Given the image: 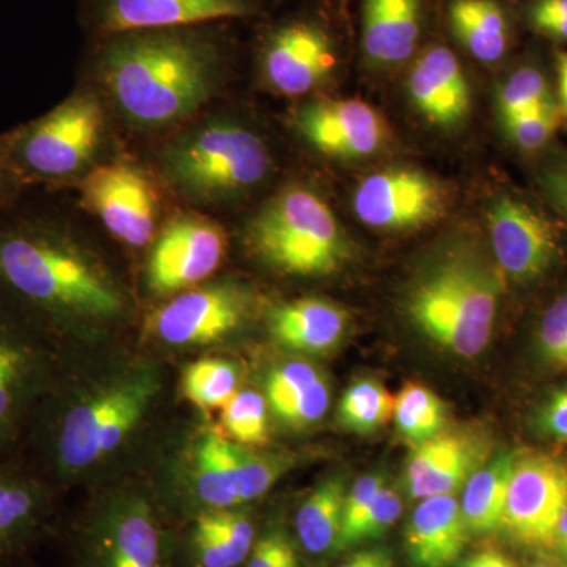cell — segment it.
Returning a JSON list of instances; mask_svg holds the SVG:
<instances>
[{
  "mask_svg": "<svg viewBox=\"0 0 567 567\" xmlns=\"http://www.w3.org/2000/svg\"><path fill=\"white\" fill-rule=\"evenodd\" d=\"M100 78L118 111L145 128L189 117L215 91L219 52L185 28L114 33L100 52Z\"/></svg>",
  "mask_w": 567,
  "mask_h": 567,
  "instance_id": "1",
  "label": "cell"
},
{
  "mask_svg": "<svg viewBox=\"0 0 567 567\" xmlns=\"http://www.w3.org/2000/svg\"><path fill=\"white\" fill-rule=\"evenodd\" d=\"M0 290L51 319H114L125 309L102 265L43 221L0 226Z\"/></svg>",
  "mask_w": 567,
  "mask_h": 567,
  "instance_id": "2",
  "label": "cell"
},
{
  "mask_svg": "<svg viewBox=\"0 0 567 567\" xmlns=\"http://www.w3.org/2000/svg\"><path fill=\"white\" fill-rule=\"evenodd\" d=\"M502 271L468 246L453 248L417 276L406 295L413 324L445 352L483 353L494 333Z\"/></svg>",
  "mask_w": 567,
  "mask_h": 567,
  "instance_id": "3",
  "label": "cell"
},
{
  "mask_svg": "<svg viewBox=\"0 0 567 567\" xmlns=\"http://www.w3.org/2000/svg\"><path fill=\"white\" fill-rule=\"evenodd\" d=\"M248 244L268 267L300 278L334 274L350 252L333 210L300 186L284 189L265 205L249 224Z\"/></svg>",
  "mask_w": 567,
  "mask_h": 567,
  "instance_id": "4",
  "label": "cell"
},
{
  "mask_svg": "<svg viewBox=\"0 0 567 567\" xmlns=\"http://www.w3.org/2000/svg\"><path fill=\"white\" fill-rule=\"evenodd\" d=\"M156 391V375L142 371L71 405L44 432L48 462L61 475H73L103 461L132 434Z\"/></svg>",
  "mask_w": 567,
  "mask_h": 567,
  "instance_id": "5",
  "label": "cell"
},
{
  "mask_svg": "<svg viewBox=\"0 0 567 567\" xmlns=\"http://www.w3.org/2000/svg\"><path fill=\"white\" fill-rule=\"evenodd\" d=\"M267 145L257 134L233 123H213L174 144L164 171L178 192L200 203H215L248 192L270 173Z\"/></svg>",
  "mask_w": 567,
  "mask_h": 567,
  "instance_id": "6",
  "label": "cell"
},
{
  "mask_svg": "<svg viewBox=\"0 0 567 567\" xmlns=\"http://www.w3.org/2000/svg\"><path fill=\"white\" fill-rule=\"evenodd\" d=\"M104 114L91 92L69 96L28 128L10 137L20 177L55 181L78 174L102 140Z\"/></svg>",
  "mask_w": 567,
  "mask_h": 567,
  "instance_id": "7",
  "label": "cell"
},
{
  "mask_svg": "<svg viewBox=\"0 0 567 567\" xmlns=\"http://www.w3.org/2000/svg\"><path fill=\"white\" fill-rule=\"evenodd\" d=\"M289 462L260 456L227 436L207 432L192 456L193 494L208 511L235 509L267 494Z\"/></svg>",
  "mask_w": 567,
  "mask_h": 567,
  "instance_id": "8",
  "label": "cell"
},
{
  "mask_svg": "<svg viewBox=\"0 0 567 567\" xmlns=\"http://www.w3.org/2000/svg\"><path fill=\"white\" fill-rule=\"evenodd\" d=\"M567 506V464L547 454H518L511 475L503 527L520 546L554 547Z\"/></svg>",
  "mask_w": 567,
  "mask_h": 567,
  "instance_id": "9",
  "label": "cell"
},
{
  "mask_svg": "<svg viewBox=\"0 0 567 567\" xmlns=\"http://www.w3.org/2000/svg\"><path fill=\"white\" fill-rule=\"evenodd\" d=\"M226 248L227 237L219 224L193 213L174 216L148 256V289L156 295L193 289L218 270Z\"/></svg>",
  "mask_w": 567,
  "mask_h": 567,
  "instance_id": "10",
  "label": "cell"
},
{
  "mask_svg": "<svg viewBox=\"0 0 567 567\" xmlns=\"http://www.w3.org/2000/svg\"><path fill=\"white\" fill-rule=\"evenodd\" d=\"M82 204L123 244H151L158 223V196L147 175L126 163L99 166L81 185Z\"/></svg>",
  "mask_w": 567,
  "mask_h": 567,
  "instance_id": "11",
  "label": "cell"
},
{
  "mask_svg": "<svg viewBox=\"0 0 567 567\" xmlns=\"http://www.w3.org/2000/svg\"><path fill=\"white\" fill-rule=\"evenodd\" d=\"M251 312V298L234 284L193 287L162 306L151 328L169 346H207L241 327Z\"/></svg>",
  "mask_w": 567,
  "mask_h": 567,
  "instance_id": "12",
  "label": "cell"
},
{
  "mask_svg": "<svg viewBox=\"0 0 567 567\" xmlns=\"http://www.w3.org/2000/svg\"><path fill=\"white\" fill-rule=\"evenodd\" d=\"M353 210L372 229H420L445 210L442 186L421 171L399 167L365 177L353 196Z\"/></svg>",
  "mask_w": 567,
  "mask_h": 567,
  "instance_id": "13",
  "label": "cell"
},
{
  "mask_svg": "<svg viewBox=\"0 0 567 567\" xmlns=\"http://www.w3.org/2000/svg\"><path fill=\"white\" fill-rule=\"evenodd\" d=\"M496 267L516 282H532L547 274L558 252L557 235L535 207L503 194L487 213Z\"/></svg>",
  "mask_w": 567,
  "mask_h": 567,
  "instance_id": "14",
  "label": "cell"
},
{
  "mask_svg": "<svg viewBox=\"0 0 567 567\" xmlns=\"http://www.w3.org/2000/svg\"><path fill=\"white\" fill-rule=\"evenodd\" d=\"M47 380L48 361L39 342L0 311V454L18 445Z\"/></svg>",
  "mask_w": 567,
  "mask_h": 567,
  "instance_id": "15",
  "label": "cell"
},
{
  "mask_svg": "<svg viewBox=\"0 0 567 567\" xmlns=\"http://www.w3.org/2000/svg\"><path fill=\"white\" fill-rule=\"evenodd\" d=\"M491 456V440L480 431H442L413 446L405 466L406 491L417 502L454 495Z\"/></svg>",
  "mask_w": 567,
  "mask_h": 567,
  "instance_id": "16",
  "label": "cell"
},
{
  "mask_svg": "<svg viewBox=\"0 0 567 567\" xmlns=\"http://www.w3.org/2000/svg\"><path fill=\"white\" fill-rule=\"evenodd\" d=\"M336 66L333 40L316 22L295 21L276 29L265 41V80L284 95L315 91Z\"/></svg>",
  "mask_w": 567,
  "mask_h": 567,
  "instance_id": "17",
  "label": "cell"
},
{
  "mask_svg": "<svg viewBox=\"0 0 567 567\" xmlns=\"http://www.w3.org/2000/svg\"><path fill=\"white\" fill-rule=\"evenodd\" d=\"M297 126L312 147L336 158H365L386 140L379 112L361 100L306 104L298 111Z\"/></svg>",
  "mask_w": 567,
  "mask_h": 567,
  "instance_id": "18",
  "label": "cell"
},
{
  "mask_svg": "<svg viewBox=\"0 0 567 567\" xmlns=\"http://www.w3.org/2000/svg\"><path fill=\"white\" fill-rule=\"evenodd\" d=\"M249 0H95L100 31L185 28L251 13Z\"/></svg>",
  "mask_w": 567,
  "mask_h": 567,
  "instance_id": "19",
  "label": "cell"
},
{
  "mask_svg": "<svg viewBox=\"0 0 567 567\" xmlns=\"http://www.w3.org/2000/svg\"><path fill=\"white\" fill-rule=\"evenodd\" d=\"M409 95L416 111L442 128L464 122L472 106L465 71L457 55L442 44L424 51L413 63Z\"/></svg>",
  "mask_w": 567,
  "mask_h": 567,
  "instance_id": "20",
  "label": "cell"
},
{
  "mask_svg": "<svg viewBox=\"0 0 567 567\" xmlns=\"http://www.w3.org/2000/svg\"><path fill=\"white\" fill-rule=\"evenodd\" d=\"M468 535L456 496L420 499L406 522V554L415 567H451L461 558Z\"/></svg>",
  "mask_w": 567,
  "mask_h": 567,
  "instance_id": "21",
  "label": "cell"
},
{
  "mask_svg": "<svg viewBox=\"0 0 567 567\" xmlns=\"http://www.w3.org/2000/svg\"><path fill=\"white\" fill-rule=\"evenodd\" d=\"M423 32V0H364L361 47L372 65L395 66L415 54Z\"/></svg>",
  "mask_w": 567,
  "mask_h": 567,
  "instance_id": "22",
  "label": "cell"
},
{
  "mask_svg": "<svg viewBox=\"0 0 567 567\" xmlns=\"http://www.w3.org/2000/svg\"><path fill=\"white\" fill-rule=\"evenodd\" d=\"M349 315L322 298H300L278 306L270 315V333L279 346L293 352L328 353L341 344Z\"/></svg>",
  "mask_w": 567,
  "mask_h": 567,
  "instance_id": "23",
  "label": "cell"
},
{
  "mask_svg": "<svg viewBox=\"0 0 567 567\" xmlns=\"http://www.w3.org/2000/svg\"><path fill=\"white\" fill-rule=\"evenodd\" d=\"M265 399L279 420L303 429L322 420L330 406L331 391L327 377L315 364L292 360L270 372Z\"/></svg>",
  "mask_w": 567,
  "mask_h": 567,
  "instance_id": "24",
  "label": "cell"
},
{
  "mask_svg": "<svg viewBox=\"0 0 567 567\" xmlns=\"http://www.w3.org/2000/svg\"><path fill=\"white\" fill-rule=\"evenodd\" d=\"M48 488L39 477L0 465V559L20 554L43 524Z\"/></svg>",
  "mask_w": 567,
  "mask_h": 567,
  "instance_id": "25",
  "label": "cell"
},
{
  "mask_svg": "<svg viewBox=\"0 0 567 567\" xmlns=\"http://www.w3.org/2000/svg\"><path fill=\"white\" fill-rule=\"evenodd\" d=\"M159 532L147 505L128 503L111 514L100 537V567H159Z\"/></svg>",
  "mask_w": 567,
  "mask_h": 567,
  "instance_id": "26",
  "label": "cell"
},
{
  "mask_svg": "<svg viewBox=\"0 0 567 567\" xmlns=\"http://www.w3.org/2000/svg\"><path fill=\"white\" fill-rule=\"evenodd\" d=\"M517 456L514 451H499L466 481L461 509L470 535H491L502 529L507 488Z\"/></svg>",
  "mask_w": 567,
  "mask_h": 567,
  "instance_id": "27",
  "label": "cell"
},
{
  "mask_svg": "<svg viewBox=\"0 0 567 567\" xmlns=\"http://www.w3.org/2000/svg\"><path fill=\"white\" fill-rule=\"evenodd\" d=\"M450 24L458 43L480 62H498L509 51V20L496 0H453Z\"/></svg>",
  "mask_w": 567,
  "mask_h": 567,
  "instance_id": "28",
  "label": "cell"
},
{
  "mask_svg": "<svg viewBox=\"0 0 567 567\" xmlns=\"http://www.w3.org/2000/svg\"><path fill=\"white\" fill-rule=\"evenodd\" d=\"M254 527L237 509L207 511L197 517L193 547L199 567H237L251 554Z\"/></svg>",
  "mask_w": 567,
  "mask_h": 567,
  "instance_id": "29",
  "label": "cell"
},
{
  "mask_svg": "<svg viewBox=\"0 0 567 567\" xmlns=\"http://www.w3.org/2000/svg\"><path fill=\"white\" fill-rule=\"evenodd\" d=\"M346 494L344 477L333 476L319 484L301 503L295 528L298 540L309 554L336 550L344 518Z\"/></svg>",
  "mask_w": 567,
  "mask_h": 567,
  "instance_id": "30",
  "label": "cell"
},
{
  "mask_svg": "<svg viewBox=\"0 0 567 567\" xmlns=\"http://www.w3.org/2000/svg\"><path fill=\"white\" fill-rule=\"evenodd\" d=\"M446 405L420 383H406L394 398L393 420L399 434L413 446L445 431Z\"/></svg>",
  "mask_w": 567,
  "mask_h": 567,
  "instance_id": "31",
  "label": "cell"
},
{
  "mask_svg": "<svg viewBox=\"0 0 567 567\" xmlns=\"http://www.w3.org/2000/svg\"><path fill=\"white\" fill-rule=\"evenodd\" d=\"M394 398L382 383L361 379L347 388L339 402L338 421L347 431L368 435L393 417Z\"/></svg>",
  "mask_w": 567,
  "mask_h": 567,
  "instance_id": "32",
  "label": "cell"
},
{
  "mask_svg": "<svg viewBox=\"0 0 567 567\" xmlns=\"http://www.w3.org/2000/svg\"><path fill=\"white\" fill-rule=\"evenodd\" d=\"M183 393L200 409H221L238 386L237 365L226 360L204 358L185 369Z\"/></svg>",
  "mask_w": 567,
  "mask_h": 567,
  "instance_id": "33",
  "label": "cell"
},
{
  "mask_svg": "<svg viewBox=\"0 0 567 567\" xmlns=\"http://www.w3.org/2000/svg\"><path fill=\"white\" fill-rule=\"evenodd\" d=\"M267 405V399L257 391H237L219 409L224 434L238 445H264L268 440Z\"/></svg>",
  "mask_w": 567,
  "mask_h": 567,
  "instance_id": "34",
  "label": "cell"
},
{
  "mask_svg": "<svg viewBox=\"0 0 567 567\" xmlns=\"http://www.w3.org/2000/svg\"><path fill=\"white\" fill-rule=\"evenodd\" d=\"M551 102H555V99L547 78L535 66H522L514 71L503 82L496 95V106L502 121Z\"/></svg>",
  "mask_w": 567,
  "mask_h": 567,
  "instance_id": "35",
  "label": "cell"
},
{
  "mask_svg": "<svg viewBox=\"0 0 567 567\" xmlns=\"http://www.w3.org/2000/svg\"><path fill=\"white\" fill-rule=\"evenodd\" d=\"M561 117L559 104L551 102L506 118L503 125H505L507 137L520 151L537 152L547 147L548 142L557 133Z\"/></svg>",
  "mask_w": 567,
  "mask_h": 567,
  "instance_id": "36",
  "label": "cell"
},
{
  "mask_svg": "<svg viewBox=\"0 0 567 567\" xmlns=\"http://www.w3.org/2000/svg\"><path fill=\"white\" fill-rule=\"evenodd\" d=\"M402 513V499L394 487L385 486L360 520L339 536L336 550H346L361 543L377 539L393 527Z\"/></svg>",
  "mask_w": 567,
  "mask_h": 567,
  "instance_id": "37",
  "label": "cell"
},
{
  "mask_svg": "<svg viewBox=\"0 0 567 567\" xmlns=\"http://www.w3.org/2000/svg\"><path fill=\"white\" fill-rule=\"evenodd\" d=\"M536 341L548 364L567 371V292L559 295L544 311L537 324Z\"/></svg>",
  "mask_w": 567,
  "mask_h": 567,
  "instance_id": "38",
  "label": "cell"
},
{
  "mask_svg": "<svg viewBox=\"0 0 567 567\" xmlns=\"http://www.w3.org/2000/svg\"><path fill=\"white\" fill-rule=\"evenodd\" d=\"M248 558V567H300L297 550L281 529L260 537Z\"/></svg>",
  "mask_w": 567,
  "mask_h": 567,
  "instance_id": "39",
  "label": "cell"
},
{
  "mask_svg": "<svg viewBox=\"0 0 567 567\" xmlns=\"http://www.w3.org/2000/svg\"><path fill=\"white\" fill-rule=\"evenodd\" d=\"M540 192L567 221V153L548 156L537 171Z\"/></svg>",
  "mask_w": 567,
  "mask_h": 567,
  "instance_id": "40",
  "label": "cell"
},
{
  "mask_svg": "<svg viewBox=\"0 0 567 567\" xmlns=\"http://www.w3.org/2000/svg\"><path fill=\"white\" fill-rule=\"evenodd\" d=\"M386 486V481L380 473H369L361 476L350 491H347L344 502V518H342V533L353 527L361 516L375 502L380 491Z\"/></svg>",
  "mask_w": 567,
  "mask_h": 567,
  "instance_id": "41",
  "label": "cell"
},
{
  "mask_svg": "<svg viewBox=\"0 0 567 567\" xmlns=\"http://www.w3.org/2000/svg\"><path fill=\"white\" fill-rule=\"evenodd\" d=\"M529 24L540 35L567 43V0H535L529 7Z\"/></svg>",
  "mask_w": 567,
  "mask_h": 567,
  "instance_id": "42",
  "label": "cell"
},
{
  "mask_svg": "<svg viewBox=\"0 0 567 567\" xmlns=\"http://www.w3.org/2000/svg\"><path fill=\"white\" fill-rule=\"evenodd\" d=\"M537 427L551 439L567 443V388L548 395L537 413Z\"/></svg>",
  "mask_w": 567,
  "mask_h": 567,
  "instance_id": "43",
  "label": "cell"
},
{
  "mask_svg": "<svg viewBox=\"0 0 567 567\" xmlns=\"http://www.w3.org/2000/svg\"><path fill=\"white\" fill-rule=\"evenodd\" d=\"M338 567H394L393 555L383 547L364 548Z\"/></svg>",
  "mask_w": 567,
  "mask_h": 567,
  "instance_id": "44",
  "label": "cell"
},
{
  "mask_svg": "<svg viewBox=\"0 0 567 567\" xmlns=\"http://www.w3.org/2000/svg\"><path fill=\"white\" fill-rule=\"evenodd\" d=\"M458 567H517V565L496 548H483L462 559Z\"/></svg>",
  "mask_w": 567,
  "mask_h": 567,
  "instance_id": "45",
  "label": "cell"
},
{
  "mask_svg": "<svg viewBox=\"0 0 567 567\" xmlns=\"http://www.w3.org/2000/svg\"><path fill=\"white\" fill-rule=\"evenodd\" d=\"M13 177H20V174H18L13 159H11L9 137V140L0 141V200H2L3 193L7 192L10 178Z\"/></svg>",
  "mask_w": 567,
  "mask_h": 567,
  "instance_id": "46",
  "label": "cell"
},
{
  "mask_svg": "<svg viewBox=\"0 0 567 567\" xmlns=\"http://www.w3.org/2000/svg\"><path fill=\"white\" fill-rule=\"evenodd\" d=\"M555 62H557L559 110L567 121V51H558Z\"/></svg>",
  "mask_w": 567,
  "mask_h": 567,
  "instance_id": "47",
  "label": "cell"
},
{
  "mask_svg": "<svg viewBox=\"0 0 567 567\" xmlns=\"http://www.w3.org/2000/svg\"><path fill=\"white\" fill-rule=\"evenodd\" d=\"M554 547L558 554L567 561V506L559 517L557 532H555Z\"/></svg>",
  "mask_w": 567,
  "mask_h": 567,
  "instance_id": "48",
  "label": "cell"
},
{
  "mask_svg": "<svg viewBox=\"0 0 567 567\" xmlns=\"http://www.w3.org/2000/svg\"><path fill=\"white\" fill-rule=\"evenodd\" d=\"M533 567H563V566L555 565V563L540 561V563H536V565Z\"/></svg>",
  "mask_w": 567,
  "mask_h": 567,
  "instance_id": "49",
  "label": "cell"
}]
</instances>
